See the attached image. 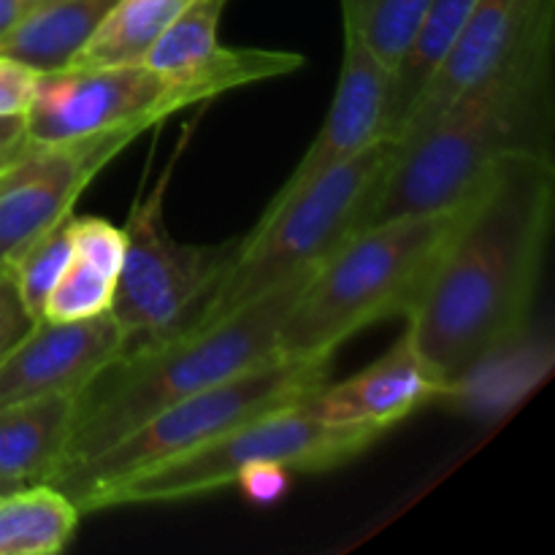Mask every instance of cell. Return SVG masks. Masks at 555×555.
Here are the masks:
<instances>
[{"mask_svg": "<svg viewBox=\"0 0 555 555\" xmlns=\"http://www.w3.org/2000/svg\"><path fill=\"white\" fill-rule=\"evenodd\" d=\"M141 133V128H117L63 144H33L0 177V263L65 220L87 184Z\"/></svg>", "mask_w": 555, "mask_h": 555, "instance_id": "30bf717a", "label": "cell"}, {"mask_svg": "<svg viewBox=\"0 0 555 555\" xmlns=\"http://www.w3.org/2000/svg\"><path fill=\"white\" fill-rule=\"evenodd\" d=\"M184 144V139L179 141L150 190L141 184L122 225L125 260L114 287L112 318L122 331L125 350L171 339L195 325L242 242L182 244L168 231L163 209Z\"/></svg>", "mask_w": 555, "mask_h": 555, "instance_id": "ba28073f", "label": "cell"}, {"mask_svg": "<svg viewBox=\"0 0 555 555\" xmlns=\"http://www.w3.org/2000/svg\"><path fill=\"white\" fill-rule=\"evenodd\" d=\"M545 3H551V0H477L472 14L466 16L464 27H461L459 38H455L453 49L439 65L434 79L428 81L421 101L412 108L396 144L426 128L466 87L480 81L493 65L502 63L504 54L513 49L520 33L529 27V22Z\"/></svg>", "mask_w": 555, "mask_h": 555, "instance_id": "5bb4252c", "label": "cell"}, {"mask_svg": "<svg viewBox=\"0 0 555 555\" xmlns=\"http://www.w3.org/2000/svg\"><path fill=\"white\" fill-rule=\"evenodd\" d=\"M36 320L27 314L9 263H0V361L20 345Z\"/></svg>", "mask_w": 555, "mask_h": 555, "instance_id": "484cf974", "label": "cell"}, {"mask_svg": "<svg viewBox=\"0 0 555 555\" xmlns=\"http://www.w3.org/2000/svg\"><path fill=\"white\" fill-rule=\"evenodd\" d=\"M388 85L390 74L372 52L361 43V38L345 30V52H341V70L336 81L334 101L323 119V128L314 135L309 150L293 168L274 198L266 209L280 206L309 182L341 166L358 152L385 139V117H388Z\"/></svg>", "mask_w": 555, "mask_h": 555, "instance_id": "4fadbf2b", "label": "cell"}, {"mask_svg": "<svg viewBox=\"0 0 555 555\" xmlns=\"http://www.w3.org/2000/svg\"><path fill=\"white\" fill-rule=\"evenodd\" d=\"M68 236L74 247V260L117 280L125 260V231L106 217L70 215Z\"/></svg>", "mask_w": 555, "mask_h": 555, "instance_id": "cb8c5ba5", "label": "cell"}, {"mask_svg": "<svg viewBox=\"0 0 555 555\" xmlns=\"http://www.w3.org/2000/svg\"><path fill=\"white\" fill-rule=\"evenodd\" d=\"M114 287H117L114 276L101 274V271L74 260L49 293L41 320L81 323V320L108 314L114 304Z\"/></svg>", "mask_w": 555, "mask_h": 555, "instance_id": "603a6c76", "label": "cell"}, {"mask_svg": "<svg viewBox=\"0 0 555 555\" xmlns=\"http://www.w3.org/2000/svg\"><path fill=\"white\" fill-rule=\"evenodd\" d=\"M117 0H41L0 38V54L52 74L74 65Z\"/></svg>", "mask_w": 555, "mask_h": 555, "instance_id": "2e32d148", "label": "cell"}, {"mask_svg": "<svg viewBox=\"0 0 555 555\" xmlns=\"http://www.w3.org/2000/svg\"><path fill=\"white\" fill-rule=\"evenodd\" d=\"M22 128V119H0V135L14 133V130Z\"/></svg>", "mask_w": 555, "mask_h": 555, "instance_id": "f546056e", "label": "cell"}, {"mask_svg": "<svg viewBox=\"0 0 555 555\" xmlns=\"http://www.w3.org/2000/svg\"><path fill=\"white\" fill-rule=\"evenodd\" d=\"M204 101L195 85L166 79L146 63L68 65L38 76L22 130L36 146L63 144L117 128L150 130Z\"/></svg>", "mask_w": 555, "mask_h": 555, "instance_id": "9c48e42d", "label": "cell"}, {"mask_svg": "<svg viewBox=\"0 0 555 555\" xmlns=\"http://www.w3.org/2000/svg\"><path fill=\"white\" fill-rule=\"evenodd\" d=\"M38 70L0 54V119H22L36 95Z\"/></svg>", "mask_w": 555, "mask_h": 555, "instance_id": "d4e9b609", "label": "cell"}, {"mask_svg": "<svg viewBox=\"0 0 555 555\" xmlns=\"http://www.w3.org/2000/svg\"><path fill=\"white\" fill-rule=\"evenodd\" d=\"M459 206L352 231L304 282L280 328V352L334 358L352 334L406 314L459 217Z\"/></svg>", "mask_w": 555, "mask_h": 555, "instance_id": "277c9868", "label": "cell"}, {"mask_svg": "<svg viewBox=\"0 0 555 555\" xmlns=\"http://www.w3.org/2000/svg\"><path fill=\"white\" fill-rule=\"evenodd\" d=\"M41 0H0V38L20 25L27 14H30Z\"/></svg>", "mask_w": 555, "mask_h": 555, "instance_id": "f1b7e54d", "label": "cell"}, {"mask_svg": "<svg viewBox=\"0 0 555 555\" xmlns=\"http://www.w3.org/2000/svg\"><path fill=\"white\" fill-rule=\"evenodd\" d=\"M193 0H117L74 65L144 63L157 38Z\"/></svg>", "mask_w": 555, "mask_h": 555, "instance_id": "d6986e66", "label": "cell"}, {"mask_svg": "<svg viewBox=\"0 0 555 555\" xmlns=\"http://www.w3.org/2000/svg\"><path fill=\"white\" fill-rule=\"evenodd\" d=\"M74 215V211H70ZM68 215V217H70ZM68 217L60 220L57 225L47 228L43 233H38L36 238L25 244L22 249H16L9 260L11 274H14L16 291H20L22 304H25L27 314L33 320H41L43 304H47L49 293L57 285L60 276L68 271V266L74 263V247H70L68 236Z\"/></svg>", "mask_w": 555, "mask_h": 555, "instance_id": "7402d4cb", "label": "cell"}, {"mask_svg": "<svg viewBox=\"0 0 555 555\" xmlns=\"http://www.w3.org/2000/svg\"><path fill=\"white\" fill-rule=\"evenodd\" d=\"M79 507L52 482L0 491V555H54L70 545Z\"/></svg>", "mask_w": 555, "mask_h": 555, "instance_id": "ac0fdd59", "label": "cell"}, {"mask_svg": "<svg viewBox=\"0 0 555 555\" xmlns=\"http://www.w3.org/2000/svg\"><path fill=\"white\" fill-rule=\"evenodd\" d=\"M30 141L25 139V130H14V133L0 135V177H3L9 168H14L22 157L30 150Z\"/></svg>", "mask_w": 555, "mask_h": 555, "instance_id": "83f0119b", "label": "cell"}, {"mask_svg": "<svg viewBox=\"0 0 555 555\" xmlns=\"http://www.w3.org/2000/svg\"><path fill=\"white\" fill-rule=\"evenodd\" d=\"M74 399L54 393L0 406V491L47 482L60 469L70 439Z\"/></svg>", "mask_w": 555, "mask_h": 555, "instance_id": "9a60e30c", "label": "cell"}, {"mask_svg": "<svg viewBox=\"0 0 555 555\" xmlns=\"http://www.w3.org/2000/svg\"><path fill=\"white\" fill-rule=\"evenodd\" d=\"M341 25L388 68L399 63L431 0H339Z\"/></svg>", "mask_w": 555, "mask_h": 555, "instance_id": "44dd1931", "label": "cell"}, {"mask_svg": "<svg viewBox=\"0 0 555 555\" xmlns=\"http://www.w3.org/2000/svg\"><path fill=\"white\" fill-rule=\"evenodd\" d=\"M328 369L331 358H271L155 412L103 453L52 480V486L79 502L95 488L190 453L253 417L301 401L328 379Z\"/></svg>", "mask_w": 555, "mask_h": 555, "instance_id": "52a82bcc", "label": "cell"}, {"mask_svg": "<svg viewBox=\"0 0 555 555\" xmlns=\"http://www.w3.org/2000/svg\"><path fill=\"white\" fill-rule=\"evenodd\" d=\"M439 396H448V388L404 331V336H399V341L372 366L334 385L325 379L304 399V404L328 426L379 439L388 428Z\"/></svg>", "mask_w": 555, "mask_h": 555, "instance_id": "7c38bea8", "label": "cell"}, {"mask_svg": "<svg viewBox=\"0 0 555 555\" xmlns=\"http://www.w3.org/2000/svg\"><path fill=\"white\" fill-rule=\"evenodd\" d=\"M553 155L518 152L461 201L459 217L404 318L448 393L524 331L553 222Z\"/></svg>", "mask_w": 555, "mask_h": 555, "instance_id": "6da1fadb", "label": "cell"}, {"mask_svg": "<svg viewBox=\"0 0 555 555\" xmlns=\"http://www.w3.org/2000/svg\"><path fill=\"white\" fill-rule=\"evenodd\" d=\"M304 399L253 417L190 453L95 488L76 507L85 515L130 504L184 502L236 486L253 466L276 464L291 472H323L356 459L377 442L369 434L328 426L309 412Z\"/></svg>", "mask_w": 555, "mask_h": 555, "instance_id": "8992f818", "label": "cell"}, {"mask_svg": "<svg viewBox=\"0 0 555 555\" xmlns=\"http://www.w3.org/2000/svg\"><path fill=\"white\" fill-rule=\"evenodd\" d=\"M307 280L287 282L225 318L125 350L106 363L76 393L65 459L47 482L103 453L155 412L282 356L280 328Z\"/></svg>", "mask_w": 555, "mask_h": 555, "instance_id": "3957f363", "label": "cell"}, {"mask_svg": "<svg viewBox=\"0 0 555 555\" xmlns=\"http://www.w3.org/2000/svg\"><path fill=\"white\" fill-rule=\"evenodd\" d=\"M553 14L555 0L537 11L502 63L396 144L363 225L453 209L502 157L551 155Z\"/></svg>", "mask_w": 555, "mask_h": 555, "instance_id": "7a4b0ae2", "label": "cell"}, {"mask_svg": "<svg viewBox=\"0 0 555 555\" xmlns=\"http://www.w3.org/2000/svg\"><path fill=\"white\" fill-rule=\"evenodd\" d=\"M287 482H291V469L276 464H260L244 472L236 480V488H242L249 502L271 504L287 491Z\"/></svg>", "mask_w": 555, "mask_h": 555, "instance_id": "4316f807", "label": "cell"}, {"mask_svg": "<svg viewBox=\"0 0 555 555\" xmlns=\"http://www.w3.org/2000/svg\"><path fill=\"white\" fill-rule=\"evenodd\" d=\"M122 350L125 336L112 312L81 323L36 320L0 361V406L54 393L76 396Z\"/></svg>", "mask_w": 555, "mask_h": 555, "instance_id": "8fae6325", "label": "cell"}, {"mask_svg": "<svg viewBox=\"0 0 555 555\" xmlns=\"http://www.w3.org/2000/svg\"><path fill=\"white\" fill-rule=\"evenodd\" d=\"M393 150L390 139L374 141L280 206L266 209L253 231L242 236L231 266L217 282L195 325L225 318L274 287L312 274L363 225Z\"/></svg>", "mask_w": 555, "mask_h": 555, "instance_id": "5b68a950", "label": "cell"}, {"mask_svg": "<svg viewBox=\"0 0 555 555\" xmlns=\"http://www.w3.org/2000/svg\"><path fill=\"white\" fill-rule=\"evenodd\" d=\"M477 0H431L426 16L417 25L410 47L390 70L388 85V117H385V139L396 144L404 130L412 108L426 92L428 81L444 63L453 49L466 16L472 14Z\"/></svg>", "mask_w": 555, "mask_h": 555, "instance_id": "e0dca14e", "label": "cell"}, {"mask_svg": "<svg viewBox=\"0 0 555 555\" xmlns=\"http://www.w3.org/2000/svg\"><path fill=\"white\" fill-rule=\"evenodd\" d=\"M225 5L228 0H193L157 38L144 63L166 79H182L220 65L233 49L220 43V16Z\"/></svg>", "mask_w": 555, "mask_h": 555, "instance_id": "ffe728a7", "label": "cell"}]
</instances>
